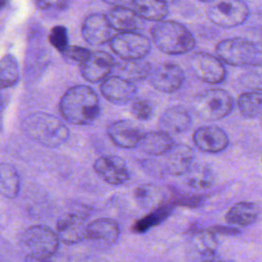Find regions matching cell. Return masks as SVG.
<instances>
[{
	"label": "cell",
	"instance_id": "6da1fadb",
	"mask_svg": "<svg viewBox=\"0 0 262 262\" xmlns=\"http://www.w3.org/2000/svg\"><path fill=\"white\" fill-rule=\"evenodd\" d=\"M58 108L62 118L70 124L88 125L100 113L99 98L89 86L77 85L62 95Z\"/></svg>",
	"mask_w": 262,
	"mask_h": 262
},
{
	"label": "cell",
	"instance_id": "7a4b0ae2",
	"mask_svg": "<svg viewBox=\"0 0 262 262\" xmlns=\"http://www.w3.org/2000/svg\"><path fill=\"white\" fill-rule=\"evenodd\" d=\"M151 36L156 46L170 55L187 53L195 46L191 32L175 20H159L151 29Z\"/></svg>",
	"mask_w": 262,
	"mask_h": 262
},
{
	"label": "cell",
	"instance_id": "3957f363",
	"mask_svg": "<svg viewBox=\"0 0 262 262\" xmlns=\"http://www.w3.org/2000/svg\"><path fill=\"white\" fill-rule=\"evenodd\" d=\"M23 126L30 138L48 147H57L63 144L70 135L64 124L46 113H35L28 116L24 120Z\"/></svg>",
	"mask_w": 262,
	"mask_h": 262
},
{
	"label": "cell",
	"instance_id": "277c9868",
	"mask_svg": "<svg viewBox=\"0 0 262 262\" xmlns=\"http://www.w3.org/2000/svg\"><path fill=\"white\" fill-rule=\"evenodd\" d=\"M21 246L27 258L45 261L50 259L57 251L58 236L47 226L34 225L25 231Z\"/></svg>",
	"mask_w": 262,
	"mask_h": 262
},
{
	"label": "cell",
	"instance_id": "5b68a950",
	"mask_svg": "<svg viewBox=\"0 0 262 262\" xmlns=\"http://www.w3.org/2000/svg\"><path fill=\"white\" fill-rule=\"evenodd\" d=\"M192 108L194 114L204 121H218L231 113L233 98L226 90L210 89L194 97Z\"/></svg>",
	"mask_w": 262,
	"mask_h": 262
},
{
	"label": "cell",
	"instance_id": "8992f818",
	"mask_svg": "<svg viewBox=\"0 0 262 262\" xmlns=\"http://www.w3.org/2000/svg\"><path fill=\"white\" fill-rule=\"evenodd\" d=\"M209 19L216 26L230 29L243 25L250 9L243 0H214L207 9Z\"/></svg>",
	"mask_w": 262,
	"mask_h": 262
},
{
	"label": "cell",
	"instance_id": "52a82bcc",
	"mask_svg": "<svg viewBox=\"0 0 262 262\" xmlns=\"http://www.w3.org/2000/svg\"><path fill=\"white\" fill-rule=\"evenodd\" d=\"M110 46L122 59H139L149 52L150 40L135 31L120 32L112 37Z\"/></svg>",
	"mask_w": 262,
	"mask_h": 262
},
{
	"label": "cell",
	"instance_id": "ba28073f",
	"mask_svg": "<svg viewBox=\"0 0 262 262\" xmlns=\"http://www.w3.org/2000/svg\"><path fill=\"white\" fill-rule=\"evenodd\" d=\"M217 56L233 67H245L254 61L256 51L245 37H233L221 40L216 45Z\"/></svg>",
	"mask_w": 262,
	"mask_h": 262
},
{
	"label": "cell",
	"instance_id": "9c48e42d",
	"mask_svg": "<svg viewBox=\"0 0 262 262\" xmlns=\"http://www.w3.org/2000/svg\"><path fill=\"white\" fill-rule=\"evenodd\" d=\"M189 67L193 75L205 83L219 84L226 77L222 60L208 52L194 53L189 59Z\"/></svg>",
	"mask_w": 262,
	"mask_h": 262
},
{
	"label": "cell",
	"instance_id": "30bf717a",
	"mask_svg": "<svg viewBox=\"0 0 262 262\" xmlns=\"http://www.w3.org/2000/svg\"><path fill=\"white\" fill-rule=\"evenodd\" d=\"M93 168L103 181L112 185H122L130 179V171L126 162L118 156H101L96 159Z\"/></svg>",
	"mask_w": 262,
	"mask_h": 262
},
{
	"label": "cell",
	"instance_id": "8fae6325",
	"mask_svg": "<svg viewBox=\"0 0 262 262\" xmlns=\"http://www.w3.org/2000/svg\"><path fill=\"white\" fill-rule=\"evenodd\" d=\"M149 83L159 91L172 93L178 90L184 82L183 70L174 62H164L151 69Z\"/></svg>",
	"mask_w": 262,
	"mask_h": 262
},
{
	"label": "cell",
	"instance_id": "7c38bea8",
	"mask_svg": "<svg viewBox=\"0 0 262 262\" xmlns=\"http://www.w3.org/2000/svg\"><path fill=\"white\" fill-rule=\"evenodd\" d=\"M100 92L112 103L126 104L136 96L137 87L134 82L121 76H107L101 81Z\"/></svg>",
	"mask_w": 262,
	"mask_h": 262
},
{
	"label": "cell",
	"instance_id": "4fadbf2b",
	"mask_svg": "<svg viewBox=\"0 0 262 262\" xmlns=\"http://www.w3.org/2000/svg\"><path fill=\"white\" fill-rule=\"evenodd\" d=\"M192 140L200 150L208 154L221 152L229 144L227 133L216 125L199 127L193 133Z\"/></svg>",
	"mask_w": 262,
	"mask_h": 262
},
{
	"label": "cell",
	"instance_id": "5bb4252c",
	"mask_svg": "<svg viewBox=\"0 0 262 262\" xmlns=\"http://www.w3.org/2000/svg\"><path fill=\"white\" fill-rule=\"evenodd\" d=\"M161 163L167 175H184L193 162V150L184 143H174L163 156H160ZM159 157V158H160Z\"/></svg>",
	"mask_w": 262,
	"mask_h": 262
},
{
	"label": "cell",
	"instance_id": "9a60e30c",
	"mask_svg": "<svg viewBox=\"0 0 262 262\" xmlns=\"http://www.w3.org/2000/svg\"><path fill=\"white\" fill-rule=\"evenodd\" d=\"M116 67L114 57L104 51H94L80 63L83 78L88 82H101Z\"/></svg>",
	"mask_w": 262,
	"mask_h": 262
},
{
	"label": "cell",
	"instance_id": "2e32d148",
	"mask_svg": "<svg viewBox=\"0 0 262 262\" xmlns=\"http://www.w3.org/2000/svg\"><path fill=\"white\" fill-rule=\"evenodd\" d=\"M88 213H70L62 216L57 222L58 239L72 245L86 238Z\"/></svg>",
	"mask_w": 262,
	"mask_h": 262
},
{
	"label": "cell",
	"instance_id": "e0dca14e",
	"mask_svg": "<svg viewBox=\"0 0 262 262\" xmlns=\"http://www.w3.org/2000/svg\"><path fill=\"white\" fill-rule=\"evenodd\" d=\"M106 133L117 146L127 149L137 147L143 134L141 129L130 120H118L111 123Z\"/></svg>",
	"mask_w": 262,
	"mask_h": 262
},
{
	"label": "cell",
	"instance_id": "ac0fdd59",
	"mask_svg": "<svg viewBox=\"0 0 262 262\" xmlns=\"http://www.w3.org/2000/svg\"><path fill=\"white\" fill-rule=\"evenodd\" d=\"M82 35L87 43L95 46L110 42L114 36L106 15L102 13H92L84 19Z\"/></svg>",
	"mask_w": 262,
	"mask_h": 262
},
{
	"label": "cell",
	"instance_id": "d6986e66",
	"mask_svg": "<svg viewBox=\"0 0 262 262\" xmlns=\"http://www.w3.org/2000/svg\"><path fill=\"white\" fill-rule=\"evenodd\" d=\"M217 234L211 229H201L193 232L189 238V248L192 258L202 261L215 259L217 252Z\"/></svg>",
	"mask_w": 262,
	"mask_h": 262
},
{
	"label": "cell",
	"instance_id": "ffe728a7",
	"mask_svg": "<svg viewBox=\"0 0 262 262\" xmlns=\"http://www.w3.org/2000/svg\"><path fill=\"white\" fill-rule=\"evenodd\" d=\"M159 122L164 131L170 134H181L190 128L191 115L184 106L173 105L165 110Z\"/></svg>",
	"mask_w": 262,
	"mask_h": 262
},
{
	"label": "cell",
	"instance_id": "44dd1931",
	"mask_svg": "<svg viewBox=\"0 0 262 262\" xmlns=\"http://www.w3.org/2000/svg\"><path fill=\"white\" fill-rule=\"evenodd\" d=\"M173 144L174 141L170 133L161 130L143 133L138 147L148 156L160 157L166 154Z\"/></svg>",
	"mask_w": 262,
	"mask_h": 262
},
{
	"label": "cell",
	"instance_id": "7402d4cb",
	"mask_svg": "<svg viewBox=\"0 0 262 262\" xmlns=\"http://www.w3.org/2000/svg\"><path fill=\"white\" fill-rule=\"evenodd\" d=\"M119 235L120 227L118 223L110 218H99L87 225L86 238L105 244H114L117 242Z\"/></svg>",
	"mask_w": 262,
	"mask_h": 262
},
{
	"label": "cell",
	"instance_id": "603a6c76",
	"mask_svg": "<svg viewBox=\"0 0 262 262\" xmlns=\"http://www.w3.org/2000/svg\"><path fill=\"white\" fill-rule=\"evenodd\" d=\"M113 30L119 32L136 31L141 27L140 17L132 10L125 6H115L105 14Z\"/></svg>",
	"mask_w": 262,
	"mask_h": 262
},
{
	"label": "cell",
	"instance_id": "cb8c5ba5",
	"mask_svg": "<svg viewBox=\"0 0 262 262\" xmlns=\"http://www.w3.org/2000/svg\"><path fill=\"white\" fill-rule=\"evenodd\" d=\"M259 217V207L253 202H239L233 205L226 213V221L235 227L250 226Z\"/></svg>",
	"mask_w": 262,
	"mask_h": 262
},
{
	"label": "cell",
	"instance_id": "d4e9b609",
	"mask_svg": "<svg viewBox=\"0 0 262 262\" xmlns=\"http://www.w3.org/2000/svg\"><path fill=\"white\" fill-rule=\"evenodd\" d=\"M185 183L194 190H206L212 188L216 183V175L207 164L191 165L185 173Z\"/></svg>",
	"mask_w": 262,
	"mask_h": 262
},
{
	"label": "cell",
	"instance_id": "484cf974",
	"mask_svg": "<svg viewBox=\"0 0 262 262\" xmlns=\"http://www.w3.org/2000/svg\"><path fill=\"white\" fill-rule=\"evenodd\" d=\"M134 200L143 210H154L167 201L165 191L158 185L141 184L134 190Z\"/></svg>",
	"mask_w": 262,
	"mask_h": 262
},
{
	"label": "cell",
	"instance_id": "4316f807",
	"mask_svg": "<svg viewBox=\"0 0 262 262\" xmlns=\"http://www.w3.org/2000/svg\"><path fill=\"white\" fill-rule=\"evenodd\" d=\"M132 10L146 20L159 21L168 13V3L165 0H132Z\"/></svg>",
	"mask_w": 262,
	"mask_h": 262
},
{
	"label": "cell",
	"instance_id": "83f0119b",
	"mask_svg": "<svg viewBox=\"0 0 262 262\" xmlns=\"http://www.w3.org/2000/svg\"><path fill=\"white\" fill-rule=\"evenodd\" d=\"M115 68H117L119 76L132 82H137L148 78L151 71V64L143 58L123 59V61H121L119 64L116 63Z\"/></svg>",
	"mask_w": 262,
	"mask_h": 262
},
{
	"label": "cell",
	"instance_id": "f1b7e54d",
	"mask_svg": "<svg viewBox=\"0 0 262 262\" xmlns=\"http://www.w3.org/2000/svg\"><path fill=\"white\" fill-rule=\"evenodd\" d=\"M175 205L174 203L170 201H166L164 204H162L160 207L151 210L149 214L139 219L133 226V231L136 233H143L154 226L159 225L164 220L168 218V216L172 213Z\"/></svg>",
	"mask_w": 262,
	"mask_h": 262
},
{
	"label": "cell",
	"instance_id": "f546056e",
	"mask_svg": "<svg viewBox=\"0 0 262 262\" xmlns=\"http://www.w3.org/2000/svg\"><path fill=\"white\" fill-rule=\"evenodd\" d=\"M237 106L244 117L260 118L262 116V91L253 90L242 93L237 98Z\"/></svg>",
	"mask_w": 262,
	"mask_h": 262
},
{
	"label": "cell",
	"instance_id": "4dcf8cb0",
	"mask_svg": "<svg viewBox=\"0 0 262 262\" xmlns=\"http://www.w3.org/2000/svg\"><path fill=\"white\" fill-rule=\"evenodd\" d=\"M19 190V177L9 163H0V193L5 198H14Z\"/></svg>",
	"mask_w": 262,
	"mask_h": 262
},
{
	"label": "cell",
	"instance_id": "1f68e13d",
	"mask_svg": "<svg viewBox=\"0 0 262 262\" xmlns=\"http://www.w3.org/2000/svg\"><path fill=\"white\" fill-rule=\"evenodd\" d=\"M19 79V68L12 54H5L0 59V89L14 86Z\"/></svg>",
	"mask_w": 262,
	"mask_h": 262
},
{
	"label": "cell",
	"instance_id": "d6a6232c",
	"mask_svg": "<svg viewBox=\"0 0 262 262\" xmlns=\"http://www.w3.org/2000/svg\"><path fill=\"white\" fill-rule=\"evenodd\" d=\"M238 79L247 89L262 91V60L252 61L245 66Z\"/></svg>",
	"mask_w": 262,
	"mask_h": 262
},
{
	"label": "cell",
	"instance_id": "836d02e7",
	"mask_svg": "<svg viewBox=\"0 0 262 262\" xmlns=\"http://www.w3.org/2000/svg\"><path fill=\"white\" fill-rule=\"evenodd\" d=\"M131 113L138 121H148L154 115V105L144 97H134L131 104Z\"/></svg>",
	"mask_w": 262,
	"mask_h": 262
},
{
	"label": "cell",
	"instance_id": "e575fe53",
	"mask_svg": "<svg viewBox=\"0 0 262 262\" xmlns=\"http://www.w3.org/2000/svg\"><path fill=\"white\" fill-rule=\"evenodd\" d=\"M50 44L58 50L60 53L69 46L68 39V31L63 26H55L51 29L50 34L48 36Z\"/></svg>",
	"mask_w": 262,
	"mask_h": 262
},
{
	"label": "cell",
	"instance_id": "d590c367",
	"mask_svg": "<svg viewBox=\"0 0 262 262\" xmlns=\"http://www.w3.org/2000/svg\"><path fill=\"white\" fill-rule=\"evenodd\" d=\"M171 201L175 206H182L188 208H196L202 206L205 201L203 195H193V194H178L174 192Z\"/></svg>",
	"mask_w": 262,
	"mask_h": 262
},
{
	"label": "cell",
	"instance_id": "8d00e7d4",
	"mask_svg": "<svg viewBox=\"0 0 262 262\" xmlns=\"http://www.w3.org/2000/svg\"><path fill=\"white\" fill-rule=\"evenodd\" d=\"M141 166L146 171V173L150 174L154 177L163 178L164 176L167 175L159 157L147 158V159L142 160L141 161Z\"/></svg>",
	"mask_w": 262,
	"mask_h": 262
},
{
	"label": "cell",
	"instance_id": "74e56055",
	"mask_svg": "<svg viewBox=\"0 0 262 262\" xmlns=\"http://www.w3.org/2000/svg\"><path fill=\"white\" fill-rule=\"evenodd\" d=\"M90 53H91L90 50L80 46H68L61 52L64 58L78 63H82L90 55Z\"/></svg>",
	"mask_w": 262,
	"mask_h": 262
},
{
	"label": "cell",
	"instance_id": "f35d334b",
	"mask_svg": "<svg viewBox=\"0 0 262 262\" xmlns=\"http://www.w3.org/2000/svg\"><path fill=\"white\" fill-rule=\"evenodd\" d=\"M244 37L252 44L257 53H262V28H250L245 32Z\"/></svg>",
	"mask_w": 262,
	"mask_h": 262
},
{
	"label": "cell",
	"instance_id": "ab89813d",
	"mask_svg": "<svg viewBox=\"0 0 262 262\" xmlns=\"http://www.w3.org/2000/svg\"><path fill=\"white\" fill-rule=\"evenodd\" d=\"M36 5L40 9H48V8H64L69 0H35Z\"/></svg>",
	"mask_w": 262,
	"mask_h": 262
},
{
	"label": "cell",
	"instance_id": "60d3db41",
	"mask_svg": "<svg viewBox=\"0 0 262 262\" xmlns=\"http://www.w3.org/2000/svg\"><path fill=\"white\" fill-rule=\"evenodd\" d=\"M211 229L216 233V234H222V235H234L239 233V229L235 226H214L211 227Z\"/></svg>",
	"mask_w": 262,
	"mask_h": 262
},
{
	"label": "cell",
	"instance_id": "b9f144b4",
	"mask_svg": "<svg viewBox=\"0 0 262 262\" xmlns=\"http://www.w3.org/2000/svg\"><path fill=\"white\" fill-rule=\"evenodd\" d=\"M105 3L112 4L114 6H124L127 3H131L132 0H102Z\"/></svg>",
	"mask_w": 262,
	"mask_h": 262
},
{
	"label": "cell",
	"instance_id": "7bdbcfd3",
	"mask_svg": "<svg viewBox=\"0 0 262 262\" xmlns=\"http://www.w3.org/2000/svg\"><path fill=\"white\" fill-rule=\"evenodd\" d=\"M6 1H7V0H0V9L6 4Z\"/></svg>",
	"mask_w": 262,
	"mask_h": 262
},
{
	"label": "cell",
	"instance_id": "ee69618b",
	"mask_svg": "<svg viewBox=\"0 0 262 262\" xmlns=\"http://www.w3.org/2000/svg\"><path fill=\"white\" fill-rule=\"evenodd\" d=\"M200 1H202V2H212L214 0H200Z\"/></svg>",
	"mask_w": 262,
	"mask_h": 262
},
{
	"label": "cell",
	"instance_id": "f6af8a7d",
	"mask_svg": "<svg viewBox=\"0 0 262 262\" xmlns=\"http://www.w3.org/2000/svg\"><path fill=\"white\" fill-rule=\"evenodd\" d=\"M167 3H169V2H174V1H176V0H165Z\"/></svg>",
	"mask_w": 262,
	"mask_h": 262
},
{
	"label": "cell",
	"instance_id": "bcb514c9",
	"mask_svg": "<svg viewBox=\"0 0 262 262\" xmlns=\"http://www.w3.org/2000/svg\"><path fill=\"white\" fill-rule=\"evenodd\" d=\"M259 119H260V123H261V127H262V116Z\"/></svg>",
	"mask_w": 262,
	"mask_h": 262
}]
</instances>
